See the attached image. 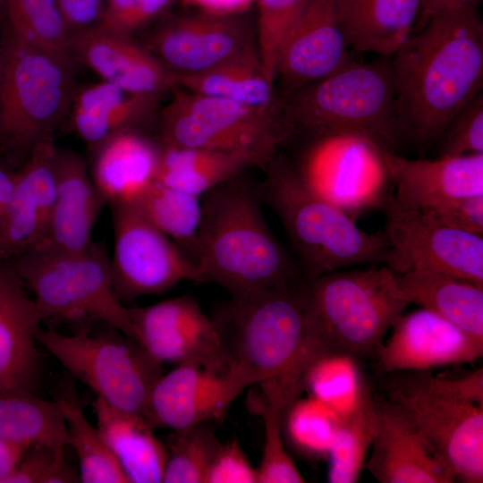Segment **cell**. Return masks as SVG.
<instances>
[{"label":"cell","mask_w":483,"mask_h":483,"mask_svg":"<svg viewBox=\"0 0 483 483\" xmlns=\"http://www.w3.org/2000/svg\"><path fill=\"white\" fill-rule=\"evenodd\" d=\"M68 53L103 80L131 92L163 96L177 87V77L132 37L95 27L72 33Z\"/></svg>","instance_id":"22"},{"label":"cell","mask_w":483,"mask_h":483,"mask_svg":"<svg viewBox=\"0 0 483 483\" xmlns=\"http://www.w3.org/2000/svg\"><path fill=\"white\" fill-rule=\"evenodd\" d=\"M264 171V204L283 225L305 281L354 266L386 264L384 232L360 229L349 215L312 192L284 157L277 155Z\"/></svg>","instance_id":"4"},{"label":"cell","mask_w":483,"mask_h":483,"mask_svg":"<svg viewBox=\"0 0 483 483\" xmlns=\"http://www.w3.org/2000/svg\"><path fill=\"white\" fill-rule=\"evenodd\" d=\"M265 439L258 483H301L305 479L287 453L283 437V413L264 402L260 405Z\"/></svg>","instance_id":"42"},{"label":"cell","mask_w":483,"mask_h":483,"mask_svg":"<svg viewBox=\"0 0 483 483\" xmlns=\"http://www.w3.org/2000/svg\"><path fill=\"white\" fill-rule=\"evenodd\" d=\"M437 141L439 157L483 154L482 91L451 119Z\"/></svg>","instance_id":"43"},{"label":"cell","mask_w":483,"mask_h":483,"mask_svg":"<svg viewBox=\"0 0 483 483\" xmlns=\"http://www.w3.org/2000/svg\"><path fill=\"white\" fill-rule=\"evenodd\" d=\"M392 329L375 356L384 373L473 362L483 354V342L424 308L402 314Z\"/></svg>","instance_id":"19"},{"label":"cell","mask_w":483,"mask_h":483,"mask_svg":"<svg viewBox=\"0 0 483 483\" xmlns=\"http://www.w3.org/2000/svg\"><path fill=\"white\" fill-rule=\"evenodd\" d=\"M228 371L284 416L305 390L308 371L330 352L310 317L306 281L231 298L212 318Z\"/></svg>","instance_id":"1"},{"label":"cell","mask_w":483,"mask_h":483,"mask_svg":"<svg viewBox=\"0 0 483 483\" xmlns=\"http://www.w3.org/2000/svg\"><path fill=\"white\" fill-rule=\"evenodd\" d=\"M391 56L353 61L292 93L282 115L290 131L310 138L353 133L394 151L401 139Z\"/></svg>","instance_id":"5"},{"label":"cell","mask_w":483,"mask_h":483,"mask_svg":"<svg viewBox=\"0 0 483 483\" xmlns=\"http://www.w3.org/2000/svg\"><path fill=\"white\" fill-rule=\"evenodd\" d=\"M401 134L437 141L483 87V23L477 4L431 15L391 56Z\"/></svg>","instance_id":"2"},{"label":"cell","mask_w":483,"mask_h":483,"mask_svg":"<svg viewBox=\"0 0 483 483\" xmlns=\"http://www.w3.org/2000/svg\"><path fill=\"white\" fill-rule=\"evenodd\" d=\"M427 211L450 226L483 235V196L451 199Z\"/></svg>","instance_id":"45"},{"label":"cell","mask_w":483,"mask_h":483,"mask_svg":"<svg viewBox=\"0 0 483 483\" xmlns=\"http://www.w3.org/2000/svg\"><path fill=\"white\" fill-rule=\"evenodd\" d=\"M7 261L30 293L42 321L97 319L140 343L128 307L114 288L103 242L93 241L79 252L33 250Z\"/></svg>","instance_id":"8"},{"label":"cell","mask_w":483,"mask_h":483,"mask_svg":"<svg viewBox=\"0 0 483 483\" xmlns=\"http://www.w3.org/2000/svg\"><path fill=\"white\" fill-rule=\"evenodd\" d=\"M393 402L417 427L430 452L455 481L483 482V402L459 397L428 371Z\"/></svg>","instance_id":"12"},{"label":"cell","mask_w":483,"mask_h":483,"mask_svg":"<svg viewBox=\"0 0 483 483\" xmlns=\"http://www.w3.org/2000/svg\"><path fill=\"white\" fill-rule=\"evenodd\" d=\"M4 3L11 32L16 38L35 47L68 53L71 33L56 0Z\"/></svg>","instance_id":"39"},{"label":"cell","mask_w":483,"mask_h":483,"mask_svg":"<svg viewBox=\"0 0 483 483\" xmlns=\"http://www.w3.org/2000/svg\"><path fill=\"white\" fill-rule=\"evenodd\" d=\"M36 339L97 397L143 417L150 390L163 374V364L140 343L111 326L96 335H65L40 328Z\"/></svg>","instance_id":"10"},{"label":"cell","mask_w":483,"mask_h":483,"mask_svg":"<svg viewBox=\"0 0 483 483\" xmlns=\"http://www.w3.org/2000/svg\"><path fill=\"white\" fill-rule=\"evenodd\" d=\"M55 191L47 234L35 250L79 252L92 242L97 218L107 206L95 186L89 164L78 152L55 147Z\"/></svg>","instance_id":"23"},{"label":"cell","mask_w":483,"mask_h":483,"mask_svg":"<svg viewBox=\"0 0 483 483\" xmlns=\"http://www.w3.org/2000/svg\"><path fill=\"white\" fill-rule=\"evenodd\" d=\"M478 2L479 0H420L417 28H419L431 15L439 12L457 6L475 5Z\"/></svg>","instance_id":"51"},{"label":"cell","mask_w":483,"mask_h":483,"mask_svg":"<svg viewBox=\"0 0 483 483\" xmlns=\"http://www.w3.org/2000/svg\"><path fill=\"white\" fill-rule=\"evenodd\" d=\"M175 0H139L134 12L127 21L123 36L132 37L148 22L161 16Z\"/></svg>","instance_id":"48"},{"label":"cell","mask_w":483,"mask_h":483,"mask_svg":"<svg viewBox=\"0 0 483 483\" xmlns=\"http://www.w3.org/2000/svg\"><path fill=\"white\" fill-rule=\"evenodd\" d=\"M161 145L143 131H125L103 142L92 154L90 177L107 206L131 202L156 181Z\"/></svg>","instance_id":"27"},{"label":"cell","mask_w":483,"mask_h":483,"mask_svg":"<svg viewBox=\"0 0 483 483\" xmlns=\"http://www.w3.org/2000/svg\"><path fill=\"white\" fill-rule=\"evenodd\" d=\"M156 123L162 146L226 152L263 170L291 138L281 114L177 87Z\"/></svg>","instance_id":"9"},{"label":"cell","mask_w":483,"mask_h":483,"mask_svg":"<svg viewBox=\"0 0 483 483\" xmlns=\"http://www.w3.org/2000/svg\"><path fill=\"white\" fill-rule=\"evenodd\" d=\"M372 453L364 468L380 483H453V475L430 452L417 427L396 402H377Z\"/></svg>","instance_id":"25"},{"label":"cell","mask_w":483,"mask_h":483,"mask_svg":"<svg viewBox=\"0 0 483 483\" xmlns=\"http://www.w3.org/2000/svg\"><path fill=\"white\" fill-rule=\"evenodd\" d=\"M12 33V32H11ZM75 61L12 34L0 84V160L20 169L70 117Z\"/></svg>","instance_id":"6"},{"label":"cell","mask_w":483,"mask_h":483,"mask_svg":"<svg viewBox=\"0 0 483 483\" xmlns=\"http://www.w3.org/2000/svg\"><path fill=\"white\" fill-rule=\"evenodd\" d=\"M383 209L386 266L394 273L428 270L483 286V235L450 226L427 210L402 208L389 200Z\"/></svg>","instance_id":"14"},{"label":"cell","mask_w":483,"mask_h":483,"mask_svg":"<svg viewBox=\"0 0 483 483\" xmlns=\"http://www.w3.org/2000/svg\"><path fill=\"white\" fill-rule=\"evenodd\" d=\"M306 389L338 419L353 412L368 395L356 358L335 352L324 353L310 366Z\"/></svg>","instance_id":"36"},{"label":"cell","mask_w":483,"mask_h":483,"mask_svg":"<svg viewBox=\"0 0 483 483\" xmlns=\"http://www.w3.org/2000/svg\"><path fill=\"white\" fill-rule=\"evenodd\" d=\"M93 407L97 428L129 483L163 482L167 449L144 418L116 409L97 396Z\"/></svg>","instance_id":"29"},{"label":"cell","mask_w":483,"mask_h":483,"mask_svg":"<svg viewBox=\"0 0 483 483\" xmlns=\"http://www.w3.org/2000/svg\"><path fill=\"white\" fill-rule=\"evenodd\" d=\"M108 207L114 237L110 273L123 303L162 293L182 281L201 283L192 260L132 203Z\"/></svg>","instance_id":"13"},{"label":"cell","mask_w":483,"mask_h":483,"mask_svg":"<svg viewBox=\"0 0 483 483\" xmlns=\"http://www.w3.org/2000/svg\"><path fill=\"white\" fill-rule=\"evenodd\" d=\"M12 33L6 17L4 0H0V84L6 64Z\"/></svg>","instance_id":"52"},{"label":"cell","mask_w":483,"mask_h":483,"mask_svg":"<svg viewBox=\"0 0 483 483\" xmlns=\"http://www.w3.org/2000/svg\"><path fill=\"white\" fill-rule=\"evenodd\" d=\"M177 87L277 114L274 83L266 76L258 47L200 73L180 77Z\"/></svg>","instance_id":"31"},{"label":"cell","mask_w":483,"mask_h":483,"mask_svg":"<svg viewBox=\"0 0 483 483\" xmlns=\"http://www.w3.org/2000/svg\"><path fill=\"white\" fill-rule=\"evenodd\" d=\"M244 172L200 198L194 263L201 283L223 287L231 298L303 279L292 253L265 219L261 182Z\"/></svg>","instance_id":"3"},{"label":"cell","mask_w":483,"mask_h":483,"mask_svg":"<svg viewBox=\"0 0 483 483\" xmlns=\"http://www.w3.org/2000/svg\"><path fill=\"white\" fill-rule=\"evenodd\" d=\"M247 168L243 160L226 152L161 145L156 181L201 198Z\"/></svg>","instance_id":"33"},{"label":"cell","mask_w":483,"mask_h":483,"mask_svg":"<svg viewBox=\"0 0 483 483\" xmlns=\"http://www.w3.org/2000/svg\"><path fill=\"white\" fill-rule=\"evenodd\" d=\"M394 193L402 208L430 209L443 202L483 196V154L410 159L379 146Z\"/></svg>","instance_id":"20"},{"label":"cell","mask_w":483,"mask_h":483,"mask_svg":"<svg viewBox=\"0 0 483 483\" xmlns=\"http://www.w3.org/2000/svg\"><path fill=\"white\" fill-rule=\"evenodd\" d=\"M70 33L97 27L102 20L105 0H56Z\"/></svg>","instance_id":"46"},{"label":"cell","mask_w":483,"mask_h":483,"mask_svg":"<svg viewBox=\"0 0 483 483\" xmlns=\"http://www.w3.org/2000/svg\"><path fill=\"white\" fill-rule=\"evenodd\" d=\"M54 400L65 420L67 445L74 449L79 460L80 482L129 483L97 428L87 419L72 379L59 384Z\"/></svg>","instance_id":"34"},{"label":"cell","mask_w":483,"mask_h":483,"mask_svg":"<svg viewBox=\"0 0 483 483\" xmlns=\"http://www.w3.org/2000/svg\"><path fill=\"white\" fill-rule=\"evenodd\" d=\"M42 318L22 280L0 259V392H33L42 374L37 333Z\"/></svg>","instance_id":"21"},{"label":"cell","mask_w":483,"mask_h":483,"mask_svg":"<svg viewBox=\"0 0 483 483\" xmlns=\"http://www.w3.org/2000/svg\"><path fill=\"white\" fill-rule=\"evenodd\" d=\"M377 423V402L369 394L353 412L339 419L334 443L327 455V479L330 483L358 481L371 447Z\"/></svg>","instance_id":"37"},{"label":"cell","mask_w":483,"mask_h":483,"mask_svg":"<svg viewBox=\"0 0 483 483\" xmlns=\"http://www.w3.org/2000/svg\"><path fill=\"white\" fill-rule=\"evenodd\" d=\"M128 311L140 344L159 363L227 370L216 325L193 297L128 307Z\"/></svg>","instance_id":"16"},{"label":"cell","mask_w":483,"mask_h":483,"mask_svg":"<svg viewBox=\"0 0 483 483\" xmlns=\"http://www.w3.org/2000/svg\"><path fill=\"white\" fill-rule=\"evenodd\" d=\"M138 2L139 0H105L103 17L97 27L123 36L125 25Z\"/></svg>","instance_id":"47"},{"label":"cell","mask_w":483,"mask_h":483,"mask_svg":"<svg viewBox=\"0 0 483 483\" xmlns=\"http://www.w3.org/2000/svg\"><path fill=\"white\" fill-rule=\"evenodd\" d=\"M221 446L208 421L173 431L163 482L205 483Z\"/></svg>","instance_id":"38"},{"label":"cell","mask_w":483,"mask_h":483,"mask_svg":"<svg viewBox=\"0 0 483 483\" xmlns=\"http://www.w3.org/2000/svg\"><path fill=\"white\" fill-rule=\"evenodd\" d=\"M337 8L352 51L392 56L415 29L420 0H337Z\"/></svg>","instance_id":"28"},{"label":"cell","mask_w":483,"mask_h":483,"mask_svg":"<svg viewBox=\"0 0 483 483\" xmlns=\"http://www.w3.org/2000/svg\"><path fill=\"white\" fill-rule=\"evenodd\" d=\"M338 16L337 0H309L279 48L275 80L290 93L353 62Z\"/></svg>","instance_id":"18"},{"label":"cell","mask_w":483,"mask_h":483,"mask_svg":"<svg viewBox=\"0 0 483 483\" xmlns=\"http://www.w3.org/2000/svg\"><path fill=\"white\" fill-rule=\"evenodd\" d=\"M309 0H256L258 7L257 43L267 78L275 81L281 44Z\"/></svg>","instance_id":"41"},{"label":"cell","mask_w":483,"mask_h":483,"mask_svg":"<svg viewBox=\"0 0 483 483\" xmlns=\"http://www.w3.org/2000/svg\"><path fill=\"white\" fill-rule=\"evenodd\" d=\"M161 97L131 92L102 80L75 89L69 118L89 156L115 134L146 132L157 122Z\"/></svg>","instance_id":"26"},{"label":"cell","mask_w":483,"mask_h":483,"mask_svg":"<svg viewBox=\"0 0 483 483\" xmlns=\"http://www.w3.org/2000/svg\"><path fill=\"white\" fill-rule=\"evenodd\" d=\"M131 203L148 221L175 242L194 263L201 218L199 197L155 181Z\"/></svg>","instance_id":"35"},{"label":"cell","mask_w":483,"mask_h":483,"mask_svg":"<svg viewBox=\"0 0 483 483\" xmlns=\"http://www.w3.org/2000/svg\"><path fill=\"white\" fill-rule=\"evenodd\" d=\"M0 438L26 447L45 445L64 451L67 429L56 402L33 392H0Z\"/></svg>","instance_id":"32"},{"label":"cell","mask_w":483,"mask_h":483,"mask_svg":"<svg viewBox=\"0 0 483 483\" xmlns=\"http://www.w3.org/2000/svg\"><path fill=\"white\" fill-rule=\"evenodd\" d=\"M256 41L242 14L199 11L163 21L148 33L143 45L178 79L200 73L258 47Z\"/></svg>","instance_id":"15"},{"label":"cell","mask_w":483,"mask_h":483,"mask_svg":"<svg viewBox=\"0 0 483 483\" xmlns=\"http://www.w3.org/2000/svg\"><path fill=\"white\" fill-rule=\"evenodd\" d=\"M247 388L233 373L180 364L162 374L148 394L143 418L153 429L173 431L221 419Z\"/></svg>","instance_id":"17"},{"label":"cell","mask_w":483,"mask_h":483,"mask_svg":"<svg viewBox=\"0 0 483 483\" xmlns=\"http://www.w3.org/2000/svg\"><path fill=\"white\" fill-rule=\"evenodd\" d=\"M310 140L293 168L312 192L354 220L384 208L392 194L388 192L392 182L377 144L353 133Z\"/></svg>","instance_id":"11"},{"label":"cell","mask_w":483,"mask_h":483,"mask_svg":"<svg viewBox=\"0 0 483 483\" xmlns=\"http://www.w3.org/2000/svg\"><path fill=\"white\" fill-rule=\"evenodd\" d=\"M402 298L448 320L483 342V286L421 269L396 274Z\"/></svg>","instance_id":"30"},{"label":"cell","mask_w":483,"mask_h":483,"mask_svg":"<svg viewBox=\"0 0 483 483\" xmlns=\"http://www.w3.org/2000/svg\"><path fill=\"white\" fill-rule=\"evenodd\" d=\"M16 171L0 160V228L13 197Z\"/></svg>","instance_id":"50"},{"label":"cell","mask_w":483,"mask_h":483,"mask_svg":"<svg viewBox=\"0 0 483 483\" xmlns=\"http://www.w3.org/2000/svg\"><path fill=\"white\" fill-rule=\"evenodd\" d=\"M339 419L312 396L298 398L283 419L287 436L300 453L313 458H327Z\"/></svg>","instance_id":"40"},{"label":"cell","mask_w":483,"mask_h":483,"mask_svg":"<svg viewBox=\"0 0 483 483\" xmlns=\"http://www.w3.org/2000/svg\"><path fill=\"white\" fill-rule=\"evenodd\" d=\"M205 483H258L254 468L236 439L222 446L215 458Z\"/></svg>","instance_id":"44"},{"label":"cell","mask_w":483,"mask_h":483,"mask_svg":"<svg viewBox=\"0 0 483 483\" xmlns=\"http://www.w3.org/2000/svg\"><path fill=\"white\" fill-rule=\"evenodd\" d=\"M187 6L194 7L199 12L219 14H242L256 0H182Z\"/></svg>","instance_id":"49"},{"label":"cell","mask_w":483,"mask_h":483,"mask_svg":"<svg viewBox=\"0 0 483 483\" xmlns=\"http://www.w3.org/2000/svg\"><path fill=\"white\" fill-rule=\"evenodd\" d=\"M54 140L41 143L16 171L13 197L0 228V259L11 260L40 246L55 199Z\"/></svg>","instance_id":"24"},{"label":"cell","mask_w":483,"mask_h":483,"mask_svg":"<svg viewBox=\"0 0 483 483\" xmlns=\"http://www.w3.org/2000/svg\"><path fill=\"white\" fill-rule=\"evenodd\" d=\"M309 309L329 352L376 356L386 332L409 304L386 265L340 269L306 281Z\"/></svg>","instance_id":"7"}]
</instances>
